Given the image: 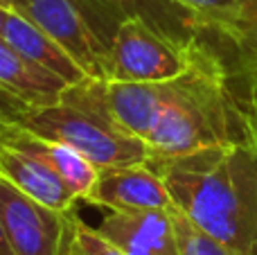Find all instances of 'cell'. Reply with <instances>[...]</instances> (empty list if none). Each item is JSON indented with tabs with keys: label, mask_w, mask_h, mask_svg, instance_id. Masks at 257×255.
Masks as SVG:
<instances>
[{
	"label": "cell",
	"mask_w": 257,
	"mask_h": 255,
	"mask_svg": "<svg viewBox=\"0 0 257 255\" xmlns=\"http://www.w3.org/2000/svg\"><path fill=\"white\" fill-rule=\"evenodd\" d=\"M147 163L201 230L232 255H257V124L246 140Z\"/></svg>",
	"instance_id": "cell-1"
},
{
	"label": "cell",
	"mask_w": 257,
	"mask_h": 255,
	"mask_svg": "<svg viewBox=\"0 0 257 255\" xmlns=\"http://www.w3.org/2000/svg\"><path fill=\"white\" fill-rule=\"evenodd\" d=\"M117 21L142 18L167 39L194 48L205 30L203 21L178 0H99Z\"/></svg>",
	"instance_id": "cell-10"
},
{
	"label": "cell",
	"mask_w": 257,
	"mask_h": 255,
	"mask_svg": "<svg viewBox=\"0 0 257 255\" xmlns=\"http://www.w3.org/2000/svg\"><path fill=\"white\" fill-rule=\"evenodd\" d=\"M70 255H77V253H70Z\"/></svg>",
	"instance_id": "cell-25"
},
{
	"label": "cell",
	"mask_w": 257,
	"mask_h": 255,
	"mask_svg": "<svg viewBox=\"0 0 257 255\" xmlns=\"http://www.w3.org/2000/svg\"><path fill=\"white\" fill-rule=\"evenodd\" d=\"M5 21H7V9L0 5V34H3V30H5Z\"/></svg>",
	"instance_id": "cell-22"
},
{
	"label": "cell",
	"mask_w": 257,
	"mask_h": 255,
	"mask_svg": "<svg viewBox=\"0 0 257 255\" xmlns=\"http://www.w3.org/2000/svg\"><path fill=\"white\" fill-rule=\"evenodd\" d=\"M0 176L12 181L18 190L34 197L36 201L57 210H72L79 201L61 176L54 174L45 163L7 145H0Z\"/></svg>",
	"instance_id": "cell-11"
},
{
	"label": "cell",
	"mask_w": 257,
	"mask_h": 255,
	"mask_svg": "<svg viewBox=\"0 0 257 255\" xmlns=\"http://www.w3.org/2000/svg\"><path fill=\"white\" fill-rule=\"evenodd\" d=\"M199 45L185 48L142 18H126L117 25L111 41V79L169 81L187 70Z\"/></svg>",
	"instance_id": "cell-6"
},
{
	"label": "cell",
	"mask_w": 257,
	"mask_h": 255,
	"mask_svg": "<svg viewBox=\"0 0 257 255\" xmlns=\"http://www.w3.org/2000/svg\"><path fill=\"white\" fill-rule=\"evenodd\" d=\"M72 253L77 255H126L117 246H113L108 239L97 233V228L77 219L75 235H72Z\"/></svg>",
	"instance_id": "cell-17"
},
{
	"label": "cell",
	"mask_w": 257,
	"mask_h": 255,
	"mask_svg": "<svg viewBox=\"0 0 257 255\" xmlns=\"http://www.w3.org/2000/svg\"><path fill=\"white\" fill-rule=\"evenodd\" d=\"M246 75L250 77V93H257V68L250 72H246Z\"/></svg>",
	"instance_id": "cell-21"
},
{
	"label": "cell",
	"mask_w": 257,
	"mask_h": 255,
	"mask_svg": "<svg viewBox=\"0 0 257 255\" xmlns=\"http://www.w3.org/2000/svg\"><path fill=\"white\" fill-rule=\"evenodd\" d=\"M0 219L16 255H70L77 212L57 210L0 176Z\"/></svg>",
	"instance_id": "cell-5"
},
{
	"label": "cell",
	"mask_w": 257,
	"mask_h": 255,
	"mask_svg": "<svg viewBox=\"0 0 257 255\" xmlns=\"http://www.w3.org/2000/svg\"><path fill=\"white\" fill-rule=\"evenodd\" d=\"M255 120L235 95L223 61L201 43L183 75L163 81L160 113L147 138L149 161L250 138Z\"/></svg>",
	"instance_id": "cell-2"
},
{
	"label": "cell",
	"mask_w": 257,
	"mask_h": 255,
	"mask_svg": "<svg viewBox=\"0 0 257 255\" xmlns=\"http://www.w3.org/2000/svg\"><path fill=\"white\" fill-rule=\"evenodd\" d=\"M0 84L34 106L59 102L68 81L23 57L0 36Z\"/></svg>",
	"instance_id": "cell-14"
},
{
	"label": "cell",
	"mask_w": 257,
	"mask_h": 255,
	"mask_svg": "<svg viewBox=\"0 0 257 255\" xmlns=\"http://www.w3.org/2000/svg\"><path fill=\"white\" fill-rule=\"evenodd\" d=\"M0 36L9 45H14L23 57H27L30 61H34L36 66L45 68V70L59 75L68 84H77V81L88 77V72L72 59V54L66 48H61L43 30H39L34 23L27 21L25 16H21L14 9H7V21H5V30Z\"/></svg>",
	"instance_id": "cell-12"
},
{
	"label": "cell",
	"mask_w": 257,
	"mask_h": 255,
	"mask_svg": "<svg viewBox=\"0 0 257 255\" xmlns=\"http://www.w3.org/2000/svg\"><path fill=\"white\" fill-rule=\"evenodd\" d=\"M81 201L108 210H169L174 206L163 176L149 163L102 167L90 192Z\"/></svg>",
	"instance_id": "cell-7"
},
{
	"label": "cell",
	"mask_w": 257,
	"mask_h": 255,
	"mask_svg": "<svg viewBox=\"0 0 257 255\" xmlns=\"http://www.w3.org/2000/svg\"><path fill=\"white\" fill-rule=\"evenodd\" d=\"M174 221V230H176L178 248L181 255H232L223 244H219L214 237H210L205 230H201L190 217L176 206L169 208Z\"/></svg>",
	"instance_id": "cell-16"
},
{
	"label": "cell",
	"mask_w": 257,
	"mask_h": 255,
	"mask_svg": "<svg viewBox=\"0 0 257 255\" xmlns=\"http://www.w3.org/2000/svg\"><path fill=\"white\" fill-rule=\"evenodd\" d=\"M246 108L257 117V93H250V99H248V104H246Z\"/></svg>",
	"instance_id": "cell-20"
},
{
	"label": "cell",
	"mask_w": 257,
	"mask_h": 255,
	"mask_svg": "<svg viewBox=\"0 0 257 255\" xmlns=\"http://www.w3.org/2000/svg\"><path fill=\"white\" fill-rule=\"evenodd\" d=\"M250 115H253V113H250ZM253 120H255V124H257V117L255 115H253Z\"/></svg>",
	"instance_id": "cell-24"
},
{
	"label": "cell",
	"mask_w": 257,
	"mask_h": 255,
	"mask_svg": "<svg viewBox=\"0 0 257 255\" xmlns=\"http://www.w3.org/2000/svg\"><path fill=\"white\" fill-rule=\"evenodd\" d=\"M18 124L41 138L72 147L97 170L149 161L145 140L115 120L99 77L68 84L59 102L34 106Z\"/></svg>",
	"instance_id": "cell-3"
},
{
	"label": "cell",
	"mask_w": 257,
	"mask_h": 255,
	"mask_svg": "<svg viewBox=\"0 0 257 255\" xmlns=\"http://www.w3.org/2000/svg\"><path fill=\"white\" fill-rule=\"evenodd\" d=\"M0 5H3L5 9H9V7H12V0H0Z\"/></svg>",
	"instance_id": "cell-23"
},
{
	"label": "cell",
	"mask_w": 257,
	"mask_h": 255,
	"mask_svg": "<svg viewBox=\"0 0 257 255\" xmlns=\"http://www.w3.org/2000/svg\"><path fill=\"white\" fill-rule=\"evenodd\" d=\"M32 108H34V104L18 97L16 93H12L9 88H5V86L0 84V126L21 122Z\"/></svg>",
	"instance_id": "cell-18"
},
{
	"label": "cell",
	"mask_w": 257,
	"mask_h": 255,
	"mask_svg": "<svg viewBox=\"0 0 257 255\" xmlns=\"http://www.w3.org/2000/svg\"><path fill=\"white\" fill-rule=\"evenodd\" d=\"M0 145L21 149V152L30 154V156L39 158L41 163L50 167L54 174L61 176V181L79 197V201L90 192L95 179H97V167L84 158L79 152L63 143H54V140L41 138V136L32 134L23 124H3L0 126Z\"/></svg>",
	"instance_id": "cell-9"
},
{
	"label": "cell",
	"mask_w": 257,
	"mask_h": 255,
	"mask_svg": "<svg viewBox=\"0 0 257 255\" xmlns=\"http://www.w3.org/2000/svg\"><path fill=\"white\" fill-rule=\"evenodd\" d=\"M104 90H106V102L115 120L128 134L147 143L160 113L163 81L147 84V81L104 79Z\"/></svg>",
	"instance_id": "cell-13"
},
{
	"label": "cell",
	"mask_w": 257,
	"mask_h": 255,
	"mask_svg": "<svg viewBox=\"0 0 257 255\" xmlns=\"http://www.w3.org/2000/svg\"><path fill=\"white\" fill-rule=\"evenodd\" d=\"M9 9L66 48L88 77L111 79V41L120 21L99 0H12Z\"/></svg>",
	"instance_id": "cell-4"
},
{
	"label": "cell",
	"mask_w": 257,
	"mask_h": 255,
	"mask_svg": "<svg viewBox=\"0 0 257 255\" xmlns=\"http://www.w3.org/2000/svg\"><path fill=\"white\" fill-rule=\"evenodd\" d=\"M0 255H16V253H14V248H12V244H9L7 233H5L3 219H0Z\"/></svg>",
	"instance_id": "cell-19"
},
{
	"label": "cell",
	"mask_w": 257,
	"mask_h": 255,
	"mask_svg": "<svg viewBox=\"0 0 257 255\" xmlns=\"http://www.w3.org/2000/svg\"><path fill=\"white\" fill-rule=\"evenodd\" d=\"M95 228L126 255H181L172 212L165 208L108 210Z\"/></svg>",
	"instance_id": "cell-8"
},
{
	"label": "cell",
	"mask_w": 257,
	"mask_h": 255,
	"mask_svg": "<svg viewBox=\"0 0 257 255\" xmlns=\"http://www.w3.org/2000/svg\"><path fill=\"white\" fill-rule=\"evenodd\" d=\"M203 21L205 30L237 45L241 34L244 0H178Z\"/></svg>",
	"instance_id": "cell-15"
}]
</instances>
